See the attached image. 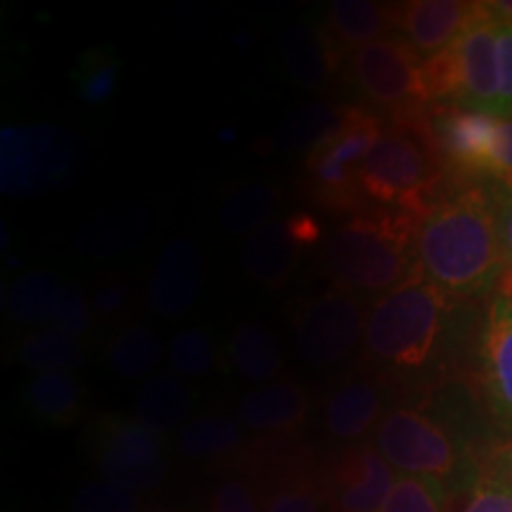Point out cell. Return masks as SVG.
<instances>
[{
    "label": "cell",
    "instance_id": "3",
    "mask_svg": "<svg viewBox=\"0 0 512 512\" xmlns=\"http://www.w3.org/2000/svg\"><path fill=\"white\" fill-rule=\"evenodd\" d=\"M494 441L477 427L425 403L387 408L373 434V444L396 475L430 479L453 501L470 494L482 479L491 456L501 448Z\"/></svg>",
    "mask_w": 512,
    "mask_h": 512
},
{
    "label": "cell",
    "instance_id": "11",
    "mask_svg": "<svg viewBox=\"0 0 512 512\" xmlns=\"http://www.w3.org/2000/svg\"><path fill=\"white\" fill-rule=\"evenodd\" d=\"M328 512H377L394 489L396 470L373 441L337 446L320 465Z\"/></svg>",
    "mask_w": 512,
    "mask_h": 512
},
{
    "label": "cell",
    "instance_id": "5",
    "mask_svg": "<svg viewBox=\"0 0 512 512\" xmlns=\"http://www.w3.org/2000/svg\"><path fill=\"white\" fill-rule=\"evenodd\" d=\"M427 110L387 119V126L363 159L358 174L368 207L425 216L460 185L448 174L434 145Z\"/></svg>",
    "mask_w": 512,
    "mask_h": 512
},
{
    "label": "cell",
    "instance_id": "44",
    "mask_svg": "<svg viewBox=\"0 0 512 512\" xmlns=\"http://www.w3.org/2000/svg\"><path fill=\"white\" fill-rule=\"evenodd\" d=\"M484 10L501 27H512V0H482Z\"/></svg>",
    "mask_w": 512,
    "mask_h": 512
},
{
    "label": "cell",
    "instance_id": "41",
    "mask_svg": "<svg viewBox=\"0 0 512 512\" xmlns=\"http://www.w3.org/2000/svg\"><path fill=\"white\" fill-rule=\"evenodd\" d=\"M498 119H512V27L498 24Z\"/></svg>",
    "mask_w": 512,
    "mask_h": 512
},
{
    "label": "cell",
    "instance_id": "14",
    "mask_svg": "<svg viewBox=\"0 0 512 512\" xmlns=\"http://www.w3.org/2000/svg\"><path fill=\"white\" fill-rule=\"evenodd\" d=\"M475 382L503 437L512 439V299L486 304L475 354Z\"/></svg>",
    "mask_w": 512,
    "mask_h": 512
},
{
    "label": "cell",
    "instance_id": "37",
    "mask_svg": "<svg viewBox=\"0 0 512 512\" xmlns=\"http://www.w3.org/2000/svg\"><path fill=\"white\" fill-rule=\"evenodd\" d=\"M453 512H512V484L486 467L475 489L460 498V505Z\"/></svg>",
    "mask_w": 512,
    "mask_h": 512
},
{
    "label": "cell",
    "instance_id": "42",
    "mask_svg": "<svg viewBox=\"0 0 512 512\" xmlns=\"http://www.w3.org/2000/svg\"><path fill=\"white\" fill-rule=\"evenodd\" d=\"M491 195H494L498 235H501L505 261H508V266H512V190L501 188V185H491Z\"/></svg>",
    "mask_w": 512,
    "mask_h": 512
},
{
    "label": "cell",
    "instance_id": "25",
    "mask_svg": "<svg viewBox=\"0 0 512 512\" xmlns=\"http://www.w3.org/2000/svg\"><path fill=\"white\" fill-rule=\"evenodd\" d=\"M192 394L176 375H150L136 396V418L157 434H169L188 425Z\"/></svg>",
    "mask_w": 512,
    "mask_h": 512
},
{
    "label": "cell",
    "instance_id": "20",
    "mask_svg": "<svg viewBox=\"0 0 512 512\" xmlns=\"http://www.w3.org/2000/svg\"><path fill=\"white\" fill-rule=\"evenodd\" d=\"M311 415V396L302 384L271 382L249 392L238 406V420L259 437H292Z\"/></svg>",
    "mask_w": 512,
    "mask_h": 512
},
{
    "label": "cell",
    "instance_id": "4",
    "mask_svg": "<svg viewBox=\"0 0 512 512\" xmlns=\"http://www.w3.org/2000/svg\"><path fill=\"white\" fill-rule=\"evenodd\" d=\"M420 221L394 209L358 211L330 235L320 264L335 287L380 299L418 273Z\"/></svg>",
    "mask_w": 512,
    "mask_h": 512
},
{
    "label": "cell",
    "instance_id": "43",
    "mask_svg": "<svg viewBox=\"0 0 512 512\" xmlns=\"http://www.w3.org/2000/svg\"><path fill=\"white\" fill-rule=\"evenodd\" d=\"M491 470H496L498 475H503L512 484V441H505V444L498 448V451L491 456L489 465Z\"/></svg>",
    "mask_w": 512,
    "mask_h": 512
},
{
    "label": "cell",
    "instance_id": "29",
    "mask_svg": "<svg viewBox=\"0 0 512 512\" xmlns=\"http://www.w3.org/2000/svg\"><path fill=\"white\" fill-rule=\"evenodd\" d=\"M60 280L50 271H29L10 285L8 316L22 328H43L53 316L55 302L62 290Z\"/></svg>",
    "mask_w": 512,
    "mask_h": 512
},
{
    "label": "cell",
    "instance_id": "12",
    "mask_svg": "<svg viewBox=\"0 0 512 512\" xmlns=\"http://www.w3.org/2000/svg\"><path fill=\"white\" fill-rule=\"evenodd\" d=\"M501 119L465 107H430L427 126L456 183H486V166L494 150Z\"/></svg>",
    "mask_w": 512,
    "mask_h": 512
},
{
    "label": "cell",
    "instance_id": "26",
    "mask_svg": "<svg viewBox=\"0 0 512 512\" xmlns=\"http://www.w3.org/2000/svg\"><path fill=\"white\" fill-rule=\"evenodd\" d=\"M17 361L34 373H74L86 363V349L79 339L43 325L19 337L15 347Z\"/></svg>",
    "mask_w": 512,
    "mask_h": 512
},
{
    "label": "cell",
    "instance_id": "9",
    "mask_svg": "<svg viewBox=\"0 0 512 512\" xmlns=\"http://www.w3.org/2000/svg\"><path fill=\"white\" fill-rule=\"evenodd\" d=\"M422 64L425 60L399 36H389L349 55L344 72L368 105L389 112V119L427 110Z\"/></svg>",
    "mask_w": 512,
    "mask_h": 512
},
{
    "label": "cell",
    "instance_id": "8",
    "mask_svg": "<svg viewBox=\"0 0 512 512\" xmlns=\"http://www.w3.org/2000/svg\"><path fill=\"white\" fill-rule=\"evenodd\" d=\"M91 446L100 477L140 496L159 489L169 477L164 437L136 415H102L93 427Z\"/></svg>",
    "mask_w": 512,
    "mask_h": 512
},
{
    "label": "cell",
    "instance_id": "45",
    "mask_svg": "<svg viewBox=\"0 0 512 512\" xmlns=\"http://www.w3.org/2000/svg\"><path fill=\"white\" fill-rule=\"evenodd\" d=\"M498 294L501 297H508L512 299V266L505 271V275L501 278V285H498Z\"/></svg>",
    "mask_w": 512,
    "mask_h": 512
},
{
    "label": "cell",
    "instance_id": "31",
    "mask_svg": "<svg viewBox=\"0 0 512 512\" xmlns=\"http://www.w3.org/2000/svg\"><path fill=\"white\" fill-rule=\"evenodd\" d=\"M140 233H143V219L140 216L100 219L81 226L74 238V245L88 256H112L136 245Z\"/></svg>",
    "mask_w": 512,
    "mask_h": 512
},
{
    "label": "cell",
    "instance_id": "40",
    "mask_svg": "<svg viewBox=\"0 0 512 512\" xmlns=\"http://www.w3.org/2000/svg\"><path fill=\"white\" fill-rule=\"evenodd\" d=\"M91 306L95 318L100 320H121L131 306V290L119 280H107L95 287L91 294Z\"/></svg>",
    "mask_w": 512,
    "mask_h": 512
},
{
    "label": "cell",
    "instance_id": "32",
    "mask_svg": "<svg viewBox=\"0 0 512 512\" xmlns=\"http://www.w3.org/2000/svg\"><path fill=\"white\" fill-rule=\"evenodd\" d=\"M166 361L176 375L200 377L211 373L219 356H216V344L207 330L183 328L171 339L169 349H166Z\"/></svg>",
    "mask_w": 512,
    "mask_h": 512
},
{
    "label": "cell",
    "instance_id": "16",
    "mask_svg": "<svg viewBox=\"0 0 512 512\" xmlns=\"http://www.w3.org/2000/svg\"><path fill=\"white\" fill-rule=\"evenodd\" d=\"M389 389L368 370L339 380L323 403V430L339 446L361 444L387 413Z\"/></svg>",
    "mask_w": 512,
    "mask_h": 512
},
{
    "label": "cell",
    "instance_id": "35",
    "mask_svg": "<svg viewBox=\"0 0 512 512\" xmlns=\"http://www.w3.org/2000/svg\"><path fill=\"white\" fill-rule=\"evenodd\" d=\"M143 496L124 486L98 479L81 486L72 498V512H140Z\"/></svg>",
    "mask_w": 512,
    "mask_h": 512
},
{
    "label": "cell",
    "instance_id": "19",
    "mask_svg": "<svg viewBox=\"0 0 512 512\" xmlns=\"http://www.w3.org/2000/svg\"><path fill=\"white\" fill-rule=\"evenodd\" d=\"M280 60L294 83L309 91H328L347 67V55L339 50L328 31L297 22L280 38Z\"/></svg>",
    "mask_w": 512,
    "mask_h": 512
},
{
    "label": "cell",
    "instance_id": "10",
    "mask_svg": "<svg viewBox=\"0 0 512 512\" xmlns=\"http://www.w3.org/2000/svg\"><path fill=\"white\" fill-rule=\"evenodd\" d=\"M366 299L332 285L294 313V344L316 368H332L361 351L368 323Z\"/></svg>",
    "mask_w": 512,
    "mask_h": 512
},
{
    "label": "cell",
    "instance_id": "15",
    "mask_svg": "<svg viewBox=\"0 0 512 512\" xmlns=\"http://www.w3.org/2000/svg\"><path fill=\"white\" fill-rule=\"evenodd\" d=\"M320 238V228L309 214L273 219L249 235L240 249V266L249 280L264 287H283L306 247Z\"/></svg>",
    "mask_w": 512,
    "mask_h": 512
},
{
    "label": "cell",
    "instance_id": "28",
    "mask_svg": "<svg viewBox=\"0 0 512 512\" xmlns=\"http://www.w3.org/2000/svg\"><path fill=\"white\" fill-rule=\"evenodd\" d=\"M280 207V190L266 181H247L235 185L223 197L219 207V223L230 235H252L266 223Z\"/></svg>",
    "mask_w": 512,
    "mask_h": 512
},
{
    "label": "cell",
    "instance_id": "17",
    "mask_svg": "<svg viewBox=\"0 0 512 512\" xmlns=\"http://www.w3.org/2000/svg\"><path fill=\"white\" fill-rule=\"evenodd\" d=\"M479 3L470 0H408L396 3V29L408 48L422 60L444 53L477 17Z\"/></svg>",
    "mask_w": 512,
    "mask_h": 512
},
{
    "label": "cell",
    "instance_id": "21",
    "mask_svg": "<svg viewBox=\"0 0 512 512\" xmlns=\"http://www.w3.org/2000/svg\"><path fill=\"white\" fill-rule=\"evenodd\" d=\"M323 29L344 55L370 43L389 38L396 29V3H375V0H335L325 12Z\"/></svg>",
    "mask_w": 512,
    "mask_h": 512
},
{
    "label": "cell",
    "instance_id": "1",
    "mask_svg": "<svg viewBox=\"0 0 512 512\" xmlns=\"http://www.w3.org/2000/svg\"><path fill=\"white\" fill-rule=\"evenodd\" d=\"M484 313V302L453 297L415 273L370 306L361 366L389 392L415 396L472 375Z\"/></svg>",
    "mask_w": 512,
    "mask_h": 512
},
{
    "label": "cell",
    "instance_id": "18",
    "mask_svg": "<svg viewBox=\"0 0 512 512\" xmlns=\"http://www.w3.org/2000/svg\"><path fill=\"white\" fill-rule=\"evenodd\" d=\"M204 287V259L188 235H178L162 247L150 278V304L159 316L181 318L188 313Z\"/></svg>",
    "mask_w": 512,
    "mask_h": 512
},
{
    "label": "cell",
    "instance_id": "39",
    "mask_svg": "<svg viewBox=\"0 0 512 512\" xmlns=\"http://www.w3.org/2000/svg\"><path fill=\"white\" fill-rule=\"evenodd\" d=\"M486 183L512 190V119H501L494 150L486 166Z\"/></svg>",
    "mask_w": 512,
    "mask_h": 512
},
{
    "label": "cell",
    "instance_id": "33",
    "mask_svg": "<svg viewBox=\"0 0 512 512\" xmlns=\"http://www.w3.org/2000/svg\"><path fill=\"white\" fill-rule=\"evenodd\" d=\"M453 498L430 479L399 475L377 512H453Z\"/></svg>",
    "mask_w": 512,
    "mask_h": 512
},
{
    "label": "cell",
    "instance_id": "23",
    "mask_svg": "<svg viewBox=\"0 0 512 512\" xmlns=\"http://www.w3.org/2000/svg\"><path fill=\"white\" fill-rule=\"evenodd\" d=\"M245 448V427L228 415H200L181 427L176 437V451L197 463L235 458Z\"/></svg>",
    "mask_w": 512,
    "mask_h": 512
},
{
    "label": "cell",
    "instance_id": "30",
    "mask_svg": "<svg viewBox=\"0 0 512 512\" xmlns=\"http://www.w3.org/2000/svg\"><path fill=\"white\" fill-rule=\"evenodd\" d=\"M166 356L162 339L150 328H128L107 344V363L121 380L150 375Z\"/></svg>",
    "mask_w": 512,
    "mask_h": 512
},
{
    "label": "cell",
    "instance_id": "2",
    "mask_svg": "<svg viewBox=\"0 0 512 512\" xmlns=\"http://www.w3.org/2000/svg\"><path fill=\"white\" fill-rule=\"evenodd\" d=\"M418 273L470 302L498 292L508 271L489 183H460L422 216Z\"/></svg>",
    "mask_w": 512,
    "mask_h": 512
},
{
    "label": "cell",
    "instance_id": "34",
    "mask_svg": "<svg viewBox=\"0 0 512 512\" xmlns=\"http://www.w3.org/2000/svg\"><path fill=\"white\" fill-rule=\"evenodd\" d=\"M119 74V62L114 60L110 50L91 48L83 53L79 69H76V83H79L81 98L91 105L107 100L114 93Z\"/></svg>",
    "mask_w": 512,
    "mask_h": 512
},
{
    "label": "cell",
    "instance_id": "38",
    "mask_svg": "<svg viewBox=\"0 0 512 512\" xmlns=\"http://www.w3.org/2000/svg\"><path fill=\"white\" fill-rule=\"evenodd\" d=\"M209 512H261L256 484L247 475H230L214 486Z\"/></svg>",
    "mask_w": 512,
    "mask_h": 512
},
{
    "label": "cell",
    "instance_id": "7",
    "mask_svg": "<svg viewBox=\"0 0 512 512\" xmlns=\"http://www.w3.org/2000/svg\"><path fill=\"white\" fill-rule=\"evenodd\" d=\"M81 166L79 140L55 124L5 126L0 138V188L38 197L67 188Z\"/></svg>",
    "mask_w": 512,
    "mask_h": 512
},
{
    "label": "cell",
    "instance_id": "36",
    "mask_svg": "<svg viewBox=\"0 0 512 512\" xmlns=\"http://www.w3.org/2000/svg\"><path fill=\"white\" fill-rule=\"evenodd\" d=\"M93 318L95 313H93L91 299L83 294L79 285L64 283L48 325L50 328L64 332V335L81 339L93 330Z\"/></svg>",
    "mask_w": 512,
    "mask_h": 512
},
{
    "label": "cell",
    "instance_id": "13",
    "mask_svg": "<svg viewBox=\"0 0 512 512\" xmlns=\"http://www.w3.org/2000/svg\"><path fill=\"white\" fill-rule=\"evenodd\" d=\"M456 79L453 107H465L498 117V24L479 0L477 17L467 24L460 38L448 48Z\"/></svg>",
    "mask_w": 512,
    "mask_h": 512
},
{
    "label": "cell",
    "instance_id": "27",
    "mask_svg": "<svg viewBox=\"0 0 512 512\" xmlns=\"http://www.w3.org/2000/svg\"><path fill=\"white\" fill-rule=\"evenodd\" d=\"M342 119V110L332 107L328 102H306V105L294 110L280 121L273 136L268 138V147L280 155H297L304 152L309 155L313 147L323 143L325 138L335 131Z\"/></svg>",
    "mask_w": 512,
    "mask_h": 512
},
{
    "label": "cell",
    "instance_id": "24",
    "mask_svg": "<svg viewBox=\"0 0 512 512\" xmlns=\"http://www.w3.org/2000/svg\"><path fill=\"white\" fill-rule=\"evenodd\" d=\"M226 354L230 366L249 382L271 384L285 366L278 339L261 323H242L230 332Z\"/></svg>",
    "mask_w": 512,
    "mask_h": 512
},
{
    "label": "cell",
    "instance_id": "46",
    "mask_svg": "<svg viewBox=\"0 0 512 512\" xmlns=\"http://www.w3.org/2000/svg\"><path fill=\"white\" fill-rule=\"evenodd\" d=\"M140 512H183V510L171 508V505H147V508H143Z\"/></svg>",
    "mask_w": 512,
    "mask_h": 512
},
{
    "label": "cell",
    "instance_id": "22",
    "mask_svg": "<svg viewBox=\"0 0 512 512\" xmlns=\"http://www.w3.org/2000/svg\"><path fill=\"white\" fill-rule=\"evenodd\" d=\"M24 408L48 427H67L86 411V389L74 373H38L24 387Z\"/></svg>",
    "mask_w": 512,
    "mask_h": 512
},
{
    "label": "cell",
    "instance_id": "6",
    "mask_svg": "<svg viewBox=\"0 0 512 512\" xmlns=\"http://www.w3.org/2000/svg\"><path fill=\"white\" fill-rule=\"evenodd\" d=\"M387 126V114L368 105L342 107V119L323 143L304 157V190L313 204L335 214L370 209L361 195L358 174Z\"/></svg>",
    "mask_w": 512,
    "mask_h": 512
}]
</instances>
